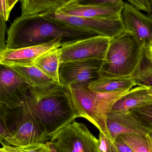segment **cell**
<instances>
[{
    "instance_id": "cell-1",
    "label": "cell",
    "mask_w": 152,
    "mask_h": 152,
    "mask_svg": "<svg viewBox=\"0 0 152 152\" xmlns=\"http://www.w3.org/2000/svg\"><path fill=\"white\" fill-rule=\"evenodd\" d=\"M26 99L40 129L50 140L79 118L68 88L61 83L44 88L31 87Z\"/></svg>"
},
{
    "instance_id": "cell-2",
    "label": "cell",
    "mask_w": 152,
    "mask_h": 152,
    "mask_svg": "<svg viewBox=\"0 0 152 152\" xmlns=\"http://www.w3.org/2000/svg\"><path fill=\"white\" fill-rule=\"evenodd\" d=\"M98 36L87 30L61 25L39 16L20 17L11 24L8 31L6 48L17 49L49 43L62 37L69 44Z\"/></svg>"
},
{
    "instance_id": "cell-3",
    "label": "cell",
    "mask_w": 152,
    "mask_h": 152,
    "mask_svg": "<svg viewBox=\"0 0 152 152\" xmlns=\"http://www.w3.org/2000/svg\"><path fill=\"white\" fill-rule=\"evenodd\" d=\"M67 87L79 118H84L110 138L107 126L108 115L115 103L131 89L101 93L89 90L87 86L70 85Z\"/></svg>"
},
{
    "instance_id": "cell-4",
    "label": "cell",
    "mask_w": 152,
    "mask_h": 152,
    "mask_svg": "<svg viewBox=\"0 0 152 152\" xmlns=\"http://www.w3.org/2000/svg\"><path fill=\"white\" fill-rule=\"evenodd\" d=\"M0 122L8 132L0 140L2 145L25 147L50 140L40 129L26 98L22 106L13 110L0 106Z\"/></svg>"
},
{
    "instance_id": "cell-5",
    "label": "cell",
    "mask_w": 152,
    "mask_h": 152,
    "mask_svg": "<svg viewBox=\"0 0 152 152\" xmlns=\"http://www.w3.org/2000/svg\"><path fill=\"white\" fill-rule=\"evenodd\" d=\"M146 50L126 31L111 39L100 77L132 75Z\"/></svg>"
},
{
    "instance_id": "cell-6",
    "label": "cell",
    "mask_w": 152,
    "mask_h": 152,
    "mask_svg": "<svg viewBox=\"0 0 152 152\" xmlns=\"http://www.w3.org/2000/svg\"><path fill=\"white\" fill-rule=\"evenodd\" d=\"M58 152H100L99 140L83 123L72 121L52 137Z\"/></svg>"
},
{
    "instance_id": "cell-7",
    "label": "cell",
    "mask_w": 152,
    "mask_h": 152,
    "mask_svg": "<svg viewBox=\"0 0 152 152\" xmlns=\"http://www.w3.org/2000/svg\"><path fill=\"white\" fill-rule=\"evenodd\" d=\"M45 17L61 25L87 30L111 39L125 31L121 17L84 18L58 12Z\"/></svg>"
},
{
    "instance_id": "cell-8",
    "label": "cell",
    "mask_w": 152,
    "mask_h": 152,
    "mask_svg": "<svg viewBox=\"0 0 152 152\" xmlns=\"http://www.w3.org/2000/svg\"><path fill=\"white\" fill-rule=\"evenodd\" d=\"M111 38L98 35L60 47L62 63L87 59L104 60Z\"/></svg>"
},
{
    "instance_id": "cell-9",
    "label": "cell",
    "mask_w": 152,
    "mask_h": 152,
    "mask_svg": "<svg viewBox=\"0 0 152 152\" xmlns=\"http://www.w3.org/2000/svg\"><path fill=\"white\" fill-rule=\"evenodd\" d=\"M0 65V106L10 110L19 108L31 87L12 69Z\"/></svg>"
},
{
    "instance_id": "cell-10",
    "label": "cell",
    "mask_w": 152,
    "mask_h": 152,
    "mask_svg": "<svg viewBox=\"0 0 152 152\" xmlns=\"http://www.w3.org/2000/svg\"><path fill=\"white\" fill-rule=\"evenodd\" d=\"M104 60L87 59L63 62L60 67V83L66 87L70 85L85 86L98 79Z\"/></svg>"
},
{
    "instance_id": "cell-11",
    "label": "cell",
    "mask_w": 152,
    "mask_h": 152,
    "mask_svg": "<svg viewBox=\"0 0 152 152\" xmlns=\"http://www.w3.org/2000/svg\"><path fill=\"white\" fill-rule=\"evenodd\" d=\"M121 18L125 31L131 34L142 48L148 49L152 40V15L144 14L125 2Z\"/></svg>"
},
{
    "instance_id": "cell-12",
    "label": "cell",
    "mask_w": 152,
    "mask_h": 152,
    "mask_svg": "<svg viewBox=\"0 0 152 152\" xmlns=\"http://www.w3.org/2000/svg\"><path fill=\"white\" fill-rule=\"evenodd\" d=\"M68 45L59 37L49 43L17 49H5L0 52V65L8 67L34 66L39 57L54 49Z\"/></svg>"
},
{
    "instance_id": "cell-13",
    "label": "cell",
    "mask_w": 152,
    "mask_h": 152,
    "mask_svg": "<svg viewBox=\"0 0 152 152\" xmlns=\"http://www.w3.org/2000/svg\"><path fill=\"white\" fill-rule=\"evenodd\" d=\"M124 4L104 3L83 4L76 3L62 6L56 12L69 16L84 18L121 17Z\"/></svg>"
},
{
    "instance_id": "cell-14",
    "label": "cell",
    "mask_w": 152,
    "mask_h": 152,
    "mask_svg": "<svg viewBox=\"0 0 152 152\" xmlns=\"http://www.w3.org/2000/svg\"><path fill=\"white\" fill-rule=\"evenodd\" d=\"M107 126L110 137L114 142L118 137L121 135H147L150 134L131 113L111 111L107 118Z\"/></svg>"
},
{
    "instance_id": "cell-15",
    "label": "cell",
    "mask_w": 152,
    "mask_h": 152,
    "mask_svg": "<svg viewBox=\"0 0 152 152\" xmlns=\"http://www.w3.org/2000/svg\"><path fill=\"white\" fill-rule=\"evenodd\" d=\"M152 104V94L150 87L138 86L119 99L112 106L111 111L130 113L137 109Z\"/></svg>"
},
{
    "instance_id": "cell-16",
    "label": "cell",
    "mask_w": 152,
    "mask_h": 152,
    "mask_svg": "<svg viewBox=\"0 0 152 152\" xmlns=\"http://www.w3.org/2000/svg\"><path fill=\"white\" fill-rule=\"evenodd\" d=\"M137 86L132 75L118 77H100L89 83L87 88L89 90L101 93H109L131 89Z\"/></svg>"
},
{
    "instance_id": "cell-17",
    "label": "cell",
    "mask_w": 152,
    "mask_h": 152,
    "mask_svg": "<svg viewBox=\"0 0 152 152\" xmlns=\"http://www.w3.org/2000/svg\"><path fill=\"white\" fill-rule=\"evenodd\" d=\"M21 17L47 16L63 6V0H20Z\"/></svg>"
},
{
    "instance_id": "cell-18",
    "label": "cell",
    "mask_w": 152,
    "mask_h": 152,
    "mask_svg": "<svg viewBox=\"0 0 152 152\" xmlns=\"http://www.w3.org/2000/svg\"><path fill=\"white\" fill-rule=\"evenodd\" d=\"M62 64L60 48L54 49L41 56L34 65L41 69L54 82L60 83V67Z\"/></svg>"
},
{
    "instance_id": "cell-19",
    "label": "cell",
    "mask_w": 152,
    "mask_h": 152,
    "mask_svg": "<svg viewBox=\"0 0 152 152\" xmlns=\"http://www.w3.org/2000/svg\"><path fill=\"white\" fill-rule=\"evenodd\" d=\"M10 67L14 70L31 87L44 88L57 83L35 65L30 66Z\"/></svg>"
},
{
    "instance_id": "cell-20",
    "label": "cell",
    "mask_w": 152,
    "mask_h": 152,
    "mask_svg": "<svg viewBox=\"0 0 152 152\" xmlns=\"http://www.w3.org/2000/svg\"><path fill=\"white\" fill-rule=\"evenodd\" d=\"M132 76L137 86L152 87V62L145 51Z\"/></svg>"
},
{
    "instance_id": "cell-21",
    "label": "cell",
    "mask_w": 152,
    "mask_h": 152,
    "mask_svg": "<svg viewBox=\"0 0 152 152\" xmlns=\"http://www.w3.org/2000/svg\"><path fill=\"white\" fill-rule=\"evenodd\" d=\"M128 145L134 152H152V137L149 134H126L117 139Z\"/></svg>"
},
{
    "instance_id": "cell-22",
    "label": "cell",
    "mask_w": 152,
    "mask_h": 152,
    "mask_svg": "<svg viewBox=\"0 0 152 152\" xmlns=\"http://www.w3.org/2000/svg\"><path fill=\"white\" fill-rule=\"evenodd\" d=\"M130 113L150 133H152V104L137 109Z\"/></svg>"
},
{
    "instance_id": "cell-23",
    "label": "cell",
    "mask_w": 152,
    "mask_h": 152,
    "mask_svg": "<svg viewBox=\"0 0 152 152\" xmlns=\"http://www.w3.org/2000/svg\"><path fill=\"white\" fill-rule=\"evenodd\" d=\"M0 150L6 152H51L47 142L35 144L25 147L2 145Z\"/></svg>"
},
{
    "instance_id": "cell-24",
    "label": "cell",
    "mask_w": 152,
    "mask_h": 152,
    "mask_svg": "<svg viewBox=\"0 0 152 152\" xmlns=\"http://www.w3.org/2000/svg\"><path fill=\"white\" fill-rule=\"evenodd\" d=\"M98 140L100 152H118L115 142L108 137L104 133L100 132Z\"/></svg>"
},
{
    "instance_id": "cell-25",
    "label": "cell",
    "mask_w": 152,
    "mask_h": 152,
    "mask_svg": "<svg viewBox=\"0 0 152 152\" xmlns=\"http://www.w3.org/2000/svg\"><path fill=\"white\" fill-rule=\"evenodd\" d=\"M129 3L147 14L152 15V6L150 0H128Z\"/></svg>"
},
{
    "instance_id": "cell-26",
    "label": "cell",
    "mask_w": 152,
    "mask_h": 152,
    "mask_svg": "<svg viewBox=\"0 0 152 152\" xmlns=\"http://www.w3.org/2000/svg\"><path fill=\"white\" fill-rule=\"evenodd\" d=\"M6 21L1 16V36H0V52L6 49V43L5 42V33L6 30Z\"/></svg>"
},
{
    "instance_id": "cell-27",
    "label": "cell",
    "mask_w": 152,
    "mask_h": 152,
    "mask_svg": "<svg viewBox=\"0 0 152 152\" xmlns=\"http://www.w3.org/2000/svg\"><path fill=\"white\" fill-rule=\"evenodd\" d=\"M114 4H124L123 0H83L79 3L83 4H93L104 3Z\"/></svg>"
},
{
    "instance_id": "cell-28",
    "label": "cell",
    "mask_w": 152,
    "mask_h": 152,
    "mask_svg": "<svg viewBox=\"0 0 152 152\" xmlns=\"http://www.w3.org/2000/svg\"><path fill=\"white\" fill-rule=\"evenodd\" d=\"M0 15L5 21H7L9 19L10 13L8 12L6 0H0Z\"/></svg>"
},
{
    "instance_id": "cell-29",
    "label": "cell",
    "mask_w": 152,
    "mask_h": 152,
    "mask_svg": "<svg viewBox=\"0 0 152 152\" xmlns=\"http://www.w3.org/2000/svg\"><path fill=\"white\" fill-rule=\"evenodd\" d=\"M115 144L117 148L118 152H134L126 144L118 139H116Z\"/></svg>"
},
{
    "instance_id": "cell-30",
    "label": "cell",
    "mask_w": 152,
    "mask_h": 152,
    "mask_svg": "<svg viewBox=\"0 0 152 152\" xmlns=\"http://www.w3.org/2000/svg\"><path fill=\"white\" fill-rule=\"evenodd\" d=\"M18 1L19 0H6L7 8H8V10L9 13H10Z\"/></svg>"
},
{
    "instance_id": "cell-31",
    "label": "cell",
    "mask_w": 152,
    "mask_h": 152,
    "mask_svg": "<svg viewBox=\"0 0 152 152\" xmlns=\"http://www.w3.org/2000/svg\"><path fill=\"white\" fill-rule=\"evenodd\" d=\"M82 1L83 0H63V6L78 3Z\"/></svg>"
},
{
    "instance_id": "cell-32",
    "label": "cell",
    "mask_w": 152,
    "mask_h": 152,
    "mask_svg": "<svg viewBox=\"0 0 152 152\" xmlns=\"http://www.w3.org/2000/svg\"><path fill=\"white\" fill-rule=\"evenodd\" d=\"M48 145H49V148H50V152H58L55 149L54 145L50 141L49 142H47Z\"/></svg>"
},
{
    "instance_id": "cell-33",
    "label": "cell",
    "mask_w": 152,
    "mask_h": 152,
    "mask_svg": "<svg viewBox=\"0 0 152 152\" xmlns=\"http://www.w3.org/2000/svg\"><path fill=\"white\" fill-rule=\"evenodd\" d=\"M145 53H146V55L147 57L150 58L151 61L152 62V51H150L145 50Z\"/></svg>"
},
{
    "instance_id": "cell-34",
    "label": "cell",
    "mask_w": 152,
    "mask_h": 152,
    "mask_svg": "<svg viewBox=\"0 0 152 152\" xmlns=\"http://www.w3.org/2000/svg\"><path fill=\"white\" fill-rule=\"evenodd\" d=\"M146 50L150 51H152V40L149 48L146 49Z\"/></svg>"
},
{
    "instance_id": "cell-35",
    "label": "cell",
    "mask_w": 152,
    "mask_h": 152,
    "mask_svg": "<svg viewBox=\"0 0 152 152\" xmlns=\"http://www.w3.org/2000/svg\"><path fill=\"white\" fill-rule=\"evenodd\" d=\"M150 90H151V92L152 94V87H150Z\"/></svg>"
},
{
    "instance_id": "cell-36",
    "label": "cell",
    "mask_w": 152,
    "mask_h": 152,
    "mask_svg": "<svg viewBox=\"0 0 152 152\" xmlns=\"http://www.w3.org/2000/svg\"><path fill=\"white\" fill-rule=\"evenodd\" d=\"M150 2H151V5L152 6V0H150Z\"/></svg>"
},
{
    "instance_id": "cell-37",
    "label": "cell",
    "mask_w": 152,
    "mask_h": 152,
    "mask_svg": "<svg viewBox=\"0 0 152 152\" xmlns=\"http://www.w3.org/2000/svg\"><path fill=\"white\" fill-rule=\"evenodd\" d=\"M0 152H6L4 151H1V150H0Z\"/></svg>"
},
{
    "instance_id": "cell-38",
    "label": "cell",
    "mask_w": 152,
    "mask_h": 152,
    "mask_svg": "<svg viewBox=\"0 0 152 152\" xmlns=\"http://www.w3.org/2000/svg\"><path fill=\"white\" fill-rule=\"evenodd\" d=\"M150 134L152 137V133H150Z\"/></svg>"
}]
</instances>
